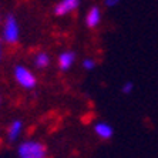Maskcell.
I'll return each mask as SVG.
<instances>
[{"label": "cell", "mask_w": 158, "mask_h": 158, "mask_svg": "<svg viewBox=\"0 0 158 158\" xmlns=\"http://www.w3.org/2000/svg\"><path fill=\"white\" fill-rule=\"evenodd\" d=\"M19 155L23 158H43L46 155V148L37 141H26L19 147Z\"/></svg>", "instance_id": "obj_1"}, {"label": "cell", "mask_w": 158, "mask_h": 158, "mask_svg": "<svg viewBox=\"0 0 158 158\" xmlns=\"http://www.w3.org/2000/svg\"><path fill=\"white\" fill-rule=\"evenodd\" d=\"M0 57H2V46H0Z\"/></svg>", "instance_id": "obj_13"}, {"label": "cell", "mask_w": 158, "mask_h": 158, "mask_svg": "<svg viewBox=\"0 0 158 158\" xmlns=\"http://www.w3.org/2000/svg\"><path fill=\"white\" fill-rule=\"evenodd\" d=\"M74 61H76V54H74L73 52H64V53H61V54H60V57H59V67H60V70L67 71L74 64Z\"/></svg>", "instance_id": "obj_7"}, {"label": "cell", "mask_w": 158, "mask_h": 158, "mask_svg": "<svg viewBox=\"0 0 158 158\" xmlns=\"http://www.w3.org/2000/svg\"><path fill=\"white\" fill-rule=\"evenodd\" d=\"M15 77L17 80V83L20 85H23L24 88H34L36 87V77H34L31 71L27 70L26 67H16Z\"/></svg>", "instance_id": "obj_2"}, {"label": "cell", "mask_w": 158, "mask_h": 158, "mask_svg": "<svg viewBox=\"0 0 158 158\" xmlns=\"http://www.w3.org/2000/svg\"><path fill=\"white\" fill-rule=\"evenodd\" d=\"M83 67H84L85 70L91 71L93 69L96 67V63H94V60L93 59H85V60H83Z\"/></svg>", "instance_id": "obj_11"}, {"label": "cell", "mask_w": 158, "mask_h": 158, "mask_svg": "<svg viewBox=\"0 0 158 158\" xmlns=\"http://www.w3.org/2000/svg\"><path fill=\"white\" fill-rule=\"evenodd\" d=\"M34 63H36V66L39 67V69H44V67L48 66L50 59H48V56L46 54V53H39V54L36 56V60H34Z\"/></svg>", "instance_id": "obj_9"}, {"label": "cell", "mask_w": 158, "mask_h": 158, "mask_svg": "<svg viewBox=\"0 0 158 158\" xmlns=\"http://www.w3.org/2000/svg\"><path fill=\"white\" fill-rule=\"evenodd\" d=\"M94 132L101 138V140H110L114 135V128L107 123H97L94 125Z\"/></svg>", "instance_id": "obj_5"}, {"label": "cell", "mask_w": 158, "mask_h": 158, "mask_svg": "<svg viewBox=\"0 0 158 158\" xmlns=\"http://www.w3.org/2000/svg\"><path fill=\"white\" fill-rule=\"evenodd\" d=\"M4 40L7 43H16L19 39V27H17V22L13 16H9L4 24Z\"/></svg>", "instance_id": "obj_3"}, {"label": "cell", "mask_w": 158, "mask_h": 158, "mask_svg": "<svg viewBox=\"0 0 158 158\" xmlns=\"http://www.w3.org/2000/svg\"><path fill=\"white\" fill-rule=\"evenodd\" d=\"M20 131H22V123H20V121L11 123L10 128H9V140H10V141H15L16 138L19 137Z\"/></svg>", "instance_id": "obj_8"}, {"label": "cell", "mask_w": 158, "mask_h": 158, "mask_svg": "<svg viewBox=\"0 0 158 158\" xmlns=\"http://www.w3.org/2000/svg\"><path fill=\"white\" fill-rule=\"evenodd\" d=\"M120 2H121V0H104L106 6H108V7H114V6H117Z\"/></svg>", "instance_id": "obj_12"}, {"label": "cell", "mask_w": 158, "mask_h": 158, "mask_svg": "<svg viewBox=\"0 0 158 158\" xmlns=\"http://www.w3.org/2000/svg\"><path fill=\"white\" fill-rule=\"evenodd\" d=\"M132 90H134V84H132L131 81H127V83H124L121 87V93L123 94H131Z\"/></svg>", "instance_id": "obj_10"}, {"label": "cell", "mask_w": 158, "mask_h": 158, "mask_svg": "<svg viewBox=\"0 0 158 158\" xmlns=\"http://www.w3.org/2000/svg\"><path fill=\"white\" fill-rule=\"evenodd\" d=\"M100 22H101V10L94 6V7L88 10L87 16H85V24L88 27L94 29V27H97L100 24Z\"/></svg>", "instance_id": "obj_6"}, {"label": "cell", "mask_w": 158, "mask_h": 158, "mask_svg": "<svg viewBox=\"0 0 158 158\" xmlns=\"http://www.w3.org/2000/svg\"><path fill=\"white\" fill-rule=\"evenodd\" d=\"M78 6H80V0H61L54 7V15L57 16L69 15V13L76 10Z\"/></svg>", "instance_id": "obj_4"}]
</instances>
